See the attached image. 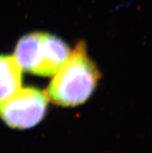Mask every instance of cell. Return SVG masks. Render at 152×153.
<instances>
[{
	"mask_svg": "<svg viewBox=\"0 0 152 153\" xmlns=\"http://www.w3.org/2000/svg\"><path fill=\"white\" fill-rule=\"evenodd\" d=\"M48 97L35 88H21L0 104V118L8 126L27 129L37 125L44 117Z\"/></svg>",
	"mask_w": 152,
	"mask_h": 153,
	"instance_id": "obj_3",
	"label": "cell"
},
{
	"mask_svg": "<svg viewBox=\"0 0 152 153\" xmlns=\"http://www.w3.org/2000/svg\"><path fill=\"white\" fill-rule=\"evenodd\" d=\"M71 51L62 39L46 33H31L17 43L15 58L22 70L37 76L54 75Z\"/></svg>",
	"mask_w": 152,
	"mask_h": 153,
	"instance_id": "obj_2",
	"label": "cell"
},
{
	"mask_svg": "<svg viewBox=\"0 0 152 153\" xmlns=\"http://www.w3.org/2000/svg\"><path fill=\"white\" fill-rule=\"evenodd\" d=\"M22 68L14 56L0 55V104L21 89Z\"/></svg>",
	"mask_w": 152,
	"mask_h": 153,
	"instance_id": "obj_4",
	"label": "cell"
},
{
	"mask_svg": "<svg viewBox=\"0 0 152 153\" xmlns=\"http://www.w3.org/2000/svg\"><path fill=\"white\" fill-rule=\"evenodd\" d=\"M54 75L47 96L54 103L64 107H74L85 102L100 78L83 43L78 44Z\"/></svg>",
	"mask_w": 152,
	"mask_h": 153,
	"instance_id": "obj_1",
	"label": "cell"
}]
</instances>
